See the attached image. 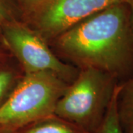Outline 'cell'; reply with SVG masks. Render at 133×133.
Masks as SVG:
<instances>
[{
  "mask_svg": "<svg viewBox=\"0 0 133 133\" xmlns=\"http://www.w3.org/2000/svg\"><path fill=\"white\" fill-rule=\"evenodd\" d=\"M16 133H88L55 115L39 120L16 131Z\"/></svg>",
  "mask_w": 133,
  "mask_h": 133,
  "instance_id": "obj_7",
  "label": "cell"
},
{
  "mask_svg": "<svg viewBox=\"0 0 133 133\" xmlns=\"http://www.w3.org/2000/svg\"><path fill=\"white\" fill-rule=\"evenodd\" d=\"M120 84L118 86L115 90L112 99L109 104V107L106 112V114L101 123L93 133H124L119 121L117 106V99Z\"/></svg>",
  "mask_w": 133,
  "mask_h": 133,
  "instance_id": "obj_9",
  "label": "cell"
},
{
  "mask_svg": "<svg viewBox=\"0 0 133 133\" xmlns=\"http://www.w3.org/2000/svg\"><path fill=\"white\" fill-rule=\"evenodd\" d=\"M125 2L127 4L129 9L130 14V22L132 25V28L133 30V0H125Z\"/></svg>",
  "mask_w": 133,
  "mask_h": 133,
  "instance_id": "obj_12",
  "label": "cell"
},
{
  "mask_svg": "<svg viewBox=\"0 0 133 133\" xmlns=\"http://www.w3.org/2000/svg\"><path fill=\"white\" fill-rule=\"evenodd\" d=\"M15 20L10 11L8 7L3 0H0V28L5 24Z\"/></svg>",
  "mask_w": 133,
  "mask_h": 133,
  "instance_id": "obj_11",
  "label": "cell"
},
{
  "mask_svg": "<svg viewBox=\"0 0 133 133\" xmlns=\"http://www.w3.org/2000/svg\"><path fill=\"white\" fill-rule=\"evenodd\" d=\"M0 133H8V132H0Z\"/></svg>",
  "mask_w": 133,
  "mask_h": 133,
  "instance_id": "obj_14",
  "label": "cell"
},
{
  "mask_svg": "<svg viewBox=\"0 0 133 133\" xmlns=\"http://www.w3.org/2000/svg\"><path fill=\"white\" fill-rule=\"evenodd\" d=\"M118 114L124 133H133V75L120 84Z\"/></svg>",
  "mask_w": 133,
  "mask_h": 133,
  "instance_id": "obj_6",
  "label": "cell"
},
{
  "mask_svg": "<svg viewBox=\"0 0 133 133\" xmlns=\"http://www.w3.org/2000/svg\"><path fill=\"white\" fill-rule=\"evenodd\" d=\"M69 84L50 72L24 73L0 106V132H14L52 115Z\"/></svg>",
  "mask_w": 133,
  "mask_h": 133,
  "instance_id": "obj_2",
  "label": "cell"
},
{
  "mask_svg": "<svg viewBox=\"0 0 133 133\" xmlns=\"http://www.w3.org/2000/svg\"><path fill=\"white\" fill-rule=\"evenodd\" d=\"M1 40L24 73L50 72L70 84L78 69L61 60L48 42L28 24L11 21L0 28Z\"/></svg>",
  "mask_w": 133,
  "mask_h": 133,
  "instance_id": "obj_4",
  "label": "cell"
},
{
  "mask_svg": "<svg viewBox=\"0 0 133 133\" xmlns=\"http://www.w3.org/2000/svg\"><path fill=\"white\" fill-rule=\"evenodd\" d=\"M119 84L115 78L106 72L80 69L57 101L53 115L87 132H94Z\"/></svg>",
  "mask_w": 133,
  "mask_h": 133,
  "instance_id": "obj_3",
  "label": "cell"
},
{
  "mask_svg": "<svg viewBox=\"0 0 133 133\" xmlns=\"http://www.w3.org/2000/svg\"><path fill=\"white\" fill-rule=\"evenodd\" d=\"M3 59L0 60V106L18 84L24 75L22 69L9 64Z\"/></svg>",
  "mask_w": 133,
  "mask_h": 133,
  "instance_id": "obj_8",
  "label": "cell"
},
{
  "mask_svg": "<svg viewBox=\"0 0 133 133\" xmlns=\"http://www.w3.org/2000/svg\"><path fill=\"white\" fill-rule=\"evenodd\" d=\"M27 17L33 14L45 2L46 0H18Z\"/></svg>",
  "mask_w": 133,
  "mask_h": 133,
  "instance_id": "obj_10",
  "label": "cell"
},
{
  "mask_svg": "<svg viewBox=\"0 0 133 133\" xmlns=\"http://www.w3.org/2000/svg\"><path fill=\"white\" fill-rule=\"evenodd\" d=\"M51 41L58 56L78 70L106 72L119 84L133 75V30L126 2L92 15Z\"/></svg>",
  "mask_w": 133,
  "mask_h": 133,
  "instance_id": "obj_1",
  "label": "cell"
},
{
  "mask_svg": "<svg viewBox=\"0 0 133 133\" xmlns=\"http://www.w3.org/2000/svg\"><path fill=\"white\" fill-rule=\"evenodd\" d=\"M4 54L2 53V52H1L0 51V60H2V59H3L4 58Z\"/></svg>",
  "mask_w": 133,
  "mask_h": 133,
  "instance_id": "obj_13",
  "label": "cell"
},
{
  "mask_svg": "<svg viewBox=\"0 0 133 133\" xmlns=\"http://www.w3.org/2000/svg\"><path fill=\"white\" fill-rule=\"evenodd\" d=\"M125 0H46L30 15L32 29L47 42L79 22Z\"/></svg>",
  "mask_w": 133,
  "mask_h": 133,
  "instance_id": "obj_5",
  "label": "cell"
}]
</instances>
